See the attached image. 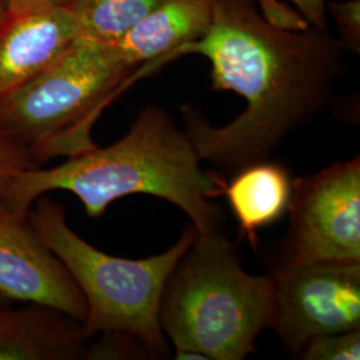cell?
<instances>
[{
  "label": "cell",
  "mask_w": 360,
  "mask_h": 360,
  "mask_svg": "<svg viewBox=\"0 0 360 360\" xmlns=\"http://www.w3.org/2000/svg\"><path fill=\"white\" fill-rule=\"evenodd\" d=\"M79 38L72 7L37 4L0 19V103L52 65Z\"/></svg>",
  "instance_id": "9"
},
{
  "label": "cell",
  "mask_w": 360,
  "mask_h": 360,
  "mask_svg": "<svg viewBox=\"0 0 360 360\" xmlns=\"http://www.w3.org/2000/svg\"><path fill=\"white\" fill-rule=\"evenodd\" d=\"M276 331L299 354L311 339L360 328V263H297L274 271Z\"/></svg>",
  "instance_id": "7"
},
{
  "label": "cell",
  "mask_w": 360,
  "mask_h": 360,
  "mask_svg": "<svg viewBox=\"0 0 360 360\" xmlns=\"http://www.w3.org/2000/svg\"><path fill=\"white\" fill-rule=\"evenodd\" d=\"M7 11V7H6V4L3 3V0H0V19L3 18V15L6 13Z\"/></svg>",
  "instance_id": "19"
},
{
  "label": "cell",
  "mask_w": 360,
  "mask_h": 360,
  "mask_svg": "<svg viewBox=\"0 0 360 360\" xmlns=\"http://www.w3.org/2000/svg\"><path fill=\"white\" fill-rule=\"evenodd\" d=\"M288 260L360 263L359 156L292 181Z\"/></svg>",
  "instance_id": "6"
},
{
  "label": "cell",
  "mask_w": 360,
  "mask_h": 360,
  "mask_svg": "<svg viewBox=\"0 0 360 360\" xmlns=\"http://www.w3.org/2000/svg\"><path fill=\"white\" fill-rule=\"evenodd\" d=\"M0 292L10 302L37 303L83 323L86 299L77 282L40 239L28 219L0 200Z\"/></svg>",
  "instance_id": "8"
},
{
  "label": "cell",
  "mask_w": 360,
  "mask_h": 360,
  "mask_svg": "<svg viewBox=\"0 0 360 360\" xmlns=\"http://www.w3.org/2000/svg\"><path fill=\"white\" fill-rule=\"evenodd\" d=\"M190 53L210 60L212 90L233 91L245 101V111L223 127L193 107L181 108L200 160L235 169L270 159L292 131L323 111L346 67L345 47L328 30L276 25L252 0H212L206 34L163 65Z\"/></svg>",
  "instance_id": "1"
},
{
  "label": "cell",
  "mask_w": 360,
  "mask_h": 360,
  "mask_svg": "<svg viewBox=\"0 0 360 360\" xmlns=\"http://www.w3.org/2000/svg\"><path fill=\"white\" fill-rule=\"evenodd\" d=\"M139 67L112 43L79 38L52 65L0 103V131L22 143L39 166L96 147L92 129L136 80Z\"/></svg>",
  "instance_id": "5"
},
{
  "label": "cell",
  "mask_w": 360,
  "mask_h": 360,
  "mask_svg": "<svg viewBox=\"0 0 360 360\" xmlns=\"http://www.w3.org/2000/svg\"><path fill=\"white\" fill-rule=\"evenodd\" d=\"M37 166L25 146L4 131H0V200L4 199L13 180Z\"/></svg>",
  "instance_id": "15"
},
{
  "label": "cell",
  "mask_w": 360,
  "mask_h": 360,
  "mask_svg": "<svg viewBox=\"0 0 360 360\" xmlns=\"http://www.w3.org/2000/svg\"><path fill=\"white\" fill-rule=\"evenodd\" d=\"M224 184L200 167L188 135L172 116L159 105H147L120 141L67 158L55 167L28 169L13 180L3 202L27 218L38 198L63 190L96 219L117 199L153 195L180 208L199 233H208L221 226V210L212 199L221 195Z\"/></svg>",
  "instance_id": "2"
},
{
  "label": "cell",
  "mask_w": 360,
  "mask_h": 360,
  "mask_svg": "<svg viewBox=\"0 0 360 360\" xmlns=\"http://www.w3.org/2000/svg\"><path fill=\"white\" fill-rule=\"evenodd\" d=\"M77 0H3L7 10L13 8H22L28 6H37V4H53V6H65L72 7Z\"/></svg>",
  "instance_id": "18"
},
{
  "label": "cell",
  "mask_w": 360,
  "mask_h": 360,
  "mask_svg": "<svg viewBox=\"0 0 360 360\" xmlns=\"http://www.w3.org/2000/svg\"><path fill=\"white\" fill-rule=\"evenodd\" d=\"M27 219L84 296L83 330L89 339L98 334L127 336L148 354L167 355L160 299L168 276L196 239L193 224L166 252L134 260L108 255L86 242L68 226L65 206L46 195L34 202Z\"/></svg>",
  "instance_id": "4"
},
{
  "label": "cell",
  "mask_w": 360,
  "mask_h": 360,
  "mask_svg": "<svg viewBox=\"0 0 360 360\" xmlns=\"http://www.w3.org/2000/svg\"><path fill=\"white\" fill-rule=\"evenodd\" d=\"M159 318L176 359H245L272 328L274 281L248 274L220 230L198 232L168 276Z\"/></svg>",
  "instance_id": "3"
},
{
  "label": "cell",
  "mask_w": 360,
  "mask_h": 360,
  "mask_svg": "<svg viewBox=\"0 0 360 360\" xmlns=\"http://www.w3.org/2000/svg\"><path fill=\"white\" fill-rule=\"evenodd\" d=\"M299 354L304 360H359L360 331L352 330L316 336Z\"/></svg>",
  "instance_id": "14"
},
{
  "label": "cell",
  "mask_w": 360,
  "mask_h": 360,
  "mask_svg": "<svg viewBox=\"0 0 360 360\" xmlns=\"http://www.w3.org/2000/svg\"><path fill=\"white\" fill-rule=\"evenodd\" d=\"M83 323L62 311L0 304V360H71L86 355Z\"/></svg>",
  "instance_id": "11"
},
{
  "label": "cell",
  "mask_w": 360,
  "mask_h": 360,
  "mask_svg": "<svg viewBox=\"0 0 360 360\" xmlns=\"http://www.w3.org/2000/svg\"><path fill=\"white\" fill-rule=\"evenodd\" d=\"M292 181L282 165L266 159L239 168L224 184L221 195H226L240 232L254 247L257 232L279 220L288 210Z\"/></svg>",
  "instance_id": "12"
},
{
  "label": "cell",
  "mask_w": 360,
  "mask_h": 360,
  "mask_svg": "<svg viewBox=\"0 0 360 360\" xmlns=\"http://www.w3.org/2000/svg\"><path fill=\"white\" fill-rule=\"evenodd\" d=\"M212 20V0H163L112 43L129 65L139 67V77L151 75L181 46L206 34Z\"/></svg>",
  "instance_id": "10"
},
{
  "label": "cell",
  "mask_w": 360,
  "mask_h": 360,
  "mask_svg": "<svg viewBox=\"0 0 360 360\" xmlns=\"http://www.w3.org/2000/svg\"><path fill=\"white\" fill-rule=\"evenodd\" d=\"M7 303H13V302H10L6 296L0 292V304H7Z\"/></svg>",
  "instance_id": "20"
},
{
  "label": "cell",
  "mask_w": 360,
  "mask_h": 360,
  "mask_svg": "<svg viewBox=\"0 0 360 360\" xmlns=\"http://www.w3.org/2000/svg\"><path fill=\"white\" fill-rule=\"evenodd\" d=\"M163 0H77L79 37L116 43Z\"/></svg>",
  "instance_id": "13"
},
{
  "label": "cell",
  "mask_w": 360,
  "mask_h": 360,
  "mask_svg": "<svg viewBox=\"0 0 360 360\" xmlns=\"http://www.w3.org/2000/svg\"><path fill=\"white\" fill-rule=\"evenodd\" d=\"M294 3L296 8L304 15L309 26L321 30H328L327 25V0H290Z\"/></svg>",
  "instance_id": "17"
},
{
  "label": "cell",
  "mask_w": 360,
  "mask_h": 360,
  "mask_svg": "<svg viewBox=\"0 0 360 360\" xmlns=\"http://www.w3.org/2000/svg\"><path fill=\"white\" fill-rule=\"evenodd\" d=\"M360 1L349 0L345 3H328L326 6L327 13H331L336 20L340 31L345 49L354 52H359L360 47Z\"/></svg>",
  "instance_id": "16"
}]
</instances>
